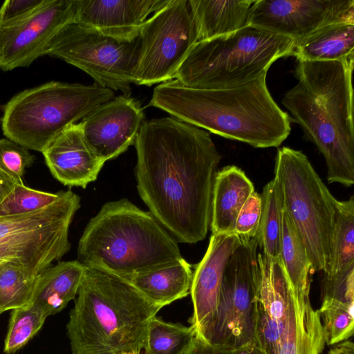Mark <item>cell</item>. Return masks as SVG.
Masks as SVG:
<instances>
[{
    "label": "cell",
    "instance_id": "10",
    "mask_svg": "<svg viewBox=\"0 0 354 354\" xmlns=\"http://www.w3.org/2000/svg\"><path fill=\"white\" fill-rule=\"evenodd\" d=\"M80 207L71 190L40 209L0 216V261L20 264L37 273L50 266L70 250L68 231Z\"/></svg>",
    "mask_w": 354,
    "mask_h": 354
},
{
    "label": "cell",
    "instance_id": "20",
    "mask_svg": "<svg viewBox=\"0 0 354 354\" xmlns=\"http://www.w3.org/2000/svg\"><path fill=\"white\" fill-rule=\"evenodd\" d=\"M254 192L252 183L238 167L226 166L218 171L212 202V234L234 233L237 216Z\"/></svg>",
    "mask_w": 354,
    "mask_h": 354
},
{
    "label": "cell",
    "instance_id": "32",
    "mask_svg": "<svg viewBox=\"0 0 354 354\" xmlns=\"http://www.w3.org/2000/svg\"><path fill=\"white\" fill-rule=\"evenodd\" d=\"M59 196L17 184L0 203V216L26 214L40 209L55 201Z\"/></svg>",
    "mask_w": 354,
    "mask_h": 354
},
{
    "label": "cell",
    "instance_id": "13",
    "mask_svg": "<svg viewBox=\"0 0 354 354\" xmlns=\"http://www.w3.org/2000/svg\"><path fill=\"white\" fill-rule=\"evenodd\" d=\"M133 84L151 86L175 78L198 42L189 0H170L141 28Z\"/></svg>",
    "mask_w": 354,
    "mask_h": 354
},
{
    "label": "cell",
    "instance_id": "12",
    "mask_svg": "<svg viewBox=\"0 0 354 354\" xmlns=\"http://www.w3.org/2000/svg\"><path fill=\"white\" fill-rule=\"evenodd\" d=\"M258 247L256 237L241 239L232 253L222 279L214 319L204 341L232 350L254 344Z\"/></svg>",
    "mask_w": 354,
    "mask_h": 354
},
{
    "label": "cell",
    "instance_id": "34",
    "mask_svg": "<svg viewBox=\"0 0 354 354\" xmlns=\"http://www.w3.org/2000/svg\"><path fill=\"white\" fill-rule=\"evenodd\" d=\"M35 156L27 149L8 139H0V168L17 184H24L22 177Z\"/></svg>",
    "mask_w": 354,
    "mask_h": 354
},
{
    "label": "cell",
    "instance_id": "33",
    "mask_svg": "<svg viewBox=\"0 0 354 354\" xmlns=\"http://www.w3.org/2000/svg\"><path fill=\"white\" fill-rule=\"evenodd\" d=\"M322 299V304L354 306V264L332 274H324Z\"/></svg>",
    "mask_w": 354,
    "mask_h": 354
},
{
    "label": "cell",
    "instance_id": "9",
    "mask_svg": "<svg viewBox=\"0 0 354 354\" xmlns=\"http://www.w3.org/2000/svg\"><path fill=\"white\" fill-rule=\"evenodd\" d=\"M283 207L306 247L314 271L328 272L337 200L301 151L277 150L274 176Z\"/></svg>",
    "mask_w": 354,
    "mask_h": 354
},
{
    "label": "cell",
    "instance_id": "11",
    "mask_svg": "<svg viewBox=\"0 0 354 354\" xmlns=\"http://www.w3.org/2000/svg\"><path fill=\"white\" fill-rule=\"evenodd\" d=\"M139 49V36L118 39L73 22L56 35L46 55L82 70L100 86L130 96Z\"/></svg>",
    "mask_w": 354,
    "mask_h": 354
},
{
    "label": "cell",
    "instance_id": "30",
    "mask_svg": "<svg viewBox=\"0 0 354 354\" xmlns=\"http://www.w3.org/2000/svg\"><path fill=\"white\" fill-rule=\"evenodd\" d=\"M47 317L38 306L28 305L11 311L3 352L14 354L39 332Z\"/></svg>",
    "mask_w": 354,
    "mask_h": 354
},
{
    "label": "cell",
    "instance_id": "5",
    "mask_svg": "<svg viewBox=\"0 0 354 354\" xmlns=\"http://www.w3.org/2000/svg\"><path fill=\"white\" fill-rule=\"evenodd\" d=\"M183 258L176 239L127 198L105 203L86 226L77 260L128 279Z\"/></svg>",
    "mask_w": 354,
    "mask_h": 354
},
{
    "label": "cell",
    "instance_id": "26",
    "mask_svg": "<svg viewBox=\"0 0 354 354\" xmlns=\"http://www.w3.org/2000/svg\"><path fill=\"white\" fill-rule=\"evenodd\" d=\"M260 195L262 211L256 238L265 257L277 259L280 257L283 200L277 180L268 182Z\"/></svg>",
    "mask_w": 354,
    "mask_h": 354
},
{
    "label": "cell",
    "instance_id": "41",
    "mask_svg": "<svg viewBox=\"0 0 354 354\" xmlns=\"http://www.w3.org/2000/svg\"><path fill=\"white\" fill-rule=\"evenodd\" d=\"M116 354H138V353H116Z\"/></svg>",
    "mask_w": 354,
    "mask_h": 354
},
{
    "label": "cell",
    "instance_id": "4",
    "mask_svg": "<svg viewBox=\"0 0 354 354\" xmlns=\"http://www.w3.org/2000/svg\"><path fill=\"white\" fill-rule=\"evenodd\" d=\"M84 267L66 324L72 354H140L149 322L161 308L128 280Z\"/></svg>",
    "mask_w": 354,
    "mask_h": 354
},
{
    "label": "cell",
    "instance_id": "18",
    "mask_svg": "<svg viewBox=\"0 0 354 354\" xmlns=\"http://www.w3.org/2000/svg\"><path fill=\"white\" fill-rule=\"evenodd\" d=\"M170 0H77L75 23L118 39H136L151 14Z\"/></svg>",
    "mask_w": 354,
    "mask_h": 354
},
{
    "label": "cell",
    "instance_id": "15",
    "mask_svg": "<svg viewBox=\"0 0 354 354\" xmlns=\"http://www.w3.org/2000/svg\"><path fill=\"white\" fill-rule=\"evenodd\" d=\"M337 22L354 23V0H255L248 25L295 41Z\"/></svg>",
    "mask_w": 354,
    "mask_h": 354
},
{
    "label": "cell",
    "instance_id": "31",
    "mask_svg": "<svg viewBox=\"0 0 354 354\" xmlns=\"http://www.w3.org/2000/svg\"><path fill=\"white\" fill-rule=\"evenodd\" d=\"M354 306L322 304L319 310L325 344L334 345L346 340L354 332Z\"/></svg>",
    "mask_w": 354,
    "mask_h": 354
},
{
    "label": "cell",
    "instance_id": "14",
    "mask_svg": "<svg viewBox=\"0 0 354 354\" xmlns=\"http://www.w3.org/2000/svg\"><path fill=\"white\" fill-rule=\"evenodd\" d=\"M77 0H44L19 17L0 21V69L29 66L47 50L56 35L75 21Z\"/></svg>",
    "mask_w": 354,
    "mask_h": 354
},
{
    "label": "cell",
    "instance_id": "28",
    "mask_svg": "<svg viewBox=\"0 0 354 354\" xmlns=\"http://www.w3.org/2000/svg\"><path fill=\"white\" fill-rule=\"evenodd\" d=\"M195 337L192 326L166 322L155 316L148 324L144 354H185Z\"/></svg>",
    "mask_w": 354,
    "mask_h": 354
},
{
    "label": "cell",
    "instance_id": "29",
    "mask_svg": "<svg viewBox=\"0 0 354 354\" xmlns=\"http://www.w3.org/2000/svg\"><path fill=\"white\" fill-rule=\"evenodd\" d=\"M354 264V196L337 201L328 272Z\"/></svg>",
    "mask_w": 354,
    "mask_h": 354
},
{
    "label": "cell",
    "instance_id": "22",
    "mask_svg": "<svg viewBox=\"0 0 354 354\" xmlns=\"http://www.w3.org/2000/svg\"><path fill=\"white\" fill-rule=\"evenodd\" d=\"M196 26L198 41L225 35L248 26L255 0H189Z\"/></svg>",
    "mask_w": 354,
    "mask_h": 354
},
{
    "label": "cell",
    "instance_id": "39",
    "mask_svg": "<svg viewBox=\"0 0 354 354\" xmlns=\"http://www.w3.org/2000/svg\"><path fill=\"white\" fill-rule=\"evenodd\" d=\"M328 354H354V344L351 341H343L337 344Z\"/></svg>",
    "mask_w": 354,
    "mask_h": 354
},
{
    "label": "cell",
    "instance_id": "38",
    "mask_svg": "<svg viewBox=\"0 0 354 354\" xmlns=\"http://www.w3.org/2000/svg\"><path fill=\"white\" fill-rule=\"evenodd\" d=\"M17 182L0 168V203L10 194Z\"/></svg>",
    "mask_w": 354,
    "mask_h": 354
},
{
    "label": "cell",
    "instance_id": "37",
    "mask_svg": "<svg viewBox=\"0 0 354 354\" xmlns=\"http://www.w3.org/2000/svg\"><path fill=\"white\" fill-rule=\"evenodd\" d=\"M185 354H233V350L211 344L196 336Z\"/></svg>",
    "mask_w": 354,
    "mask_h": 354
},
{
    "label": "cell",
    "instance_id": "40",
    "mask_svg": "<svg viewBox=\"0 0 354 354\" xmlns=\"http://www.w3.org/2000/svg\"><path fill=\"white\" fill-rule=\"evenodd\" d=\"M233 354H263L254 344L233 350Z\"/></svg>",
    "mask_w": 354,
    "mask_h": 354
},
{
    "label": "cell",
    "instance_id": "36",
    "mask_svg": "<svg viewBox=\"0 0 354 354\" xmlns=\"http://www.w3.org/2000/svg\"><path fill=\"white\" fill-rule=\"evenodd\" d=\"M44 0H7L0 7V21L22 16L39 6Z\"/></svg>",
    "mask_w": 354,
    "mask_h": 354
},
{
    "label": "cell",
    "instance_id": "16",
    "mask_svg": "<svg viewBox=\"0 0 354 354\" xmlns=\"http://www.w3.org/2000/svg\"><path fill=\"white\" fill-rule=\"evenodd\" d=\"M144 118L139 102L122 95L96 108L80 123L91 150L106 162L135 143Z\"/></svg>",
    "mask_w": 354,
    "mask_h": 354
},
{
    "label": "cell",
    "instance_id": "3",
    "mask_svg": "<svg viewBox=\"0 0 354 354\" xmlns=\"http://www.w3.org/2000/svg\"><path fill=\"white\" fill-rule=\"evenodd\" d=\"M353 63L297 61V83L282 99L324 156L328 182L346 187L354 184Z\"/></svg>",
    "mask_w": 354,
    "mask_h": 354
},
{
    "label": "cell",
    "instance_id": "23",
    "mask_svg": "<svg viewBox=\"0 0 354 354\" xmlns=\"http://www.w3.org/2000/svg\"><path fill=\"white\" fill-rule=\"evenodd\" d=\"M297 61L333 62L354 58V23L337 22L294 41Z\"/></svg>",
    "mask_w": 354,
    "mask_h": 354
},
{
    "label": "cell",
    "instance_id": "25",
    "mask_svg": "<svg viewBox=\"0 0 354 354\" xmlns=\"http://www.w3.org/2000/svg\"><path fill=\"white\" fill-rule=\"evenodd\" d=\"M280 257L295 292H310V275L314 270L302 239L284 207Z\"/></svg>",
    "mask_w": 354,
    "mask_h": 354
},
{
    "label": "cell",
    "instance_id": "8",
    "mask_svg": "<svg viewBox=\"0 0 354 354\" xmlns=\"http://www.w3.org/2000/svg\"><path fill=\"white\" fill-rule=\"evenodd\" d=\"M113 97V91L95 84L48 82L21 91L6 104L2 131L24 148L42 153L64 129Z\"/></svg>",
    "mask_w": 354,
    "mask_h": 354
},
{
    "label": "cell",
    "instance_id": "35",
    "mask_svg": "<svg viewBox=\"0 0 354 354\" xmlns=\"http://www.w3.org/2000/svg\"><path fill=\"white\" fill-rule=\"evenodd\" d=\"M262 211L261 197L254 192L241 209L234 224L233 232L241 239L257 236Z\"/></svg>",
    "mask_w": 354,
    "mask_h": 354
},
{
    "label": "cell",
    "instance_id": "21",
    "mask_svg": "<svg viewBox=\"0 0 354 354\" xmlns=\"http://www.w3.org/2000/svg\"><path fill=\"white\" fill-rule=\"evenodd\" d=\"M84 268L78 260L46 268L38 274L30 303L39 307L47 317L61 312L75 299Z\"/></svg>",
    "mask_w": 354,
    "mask_h": 354
},
{
    "label": "cell",
    "instance_id": "17",
    "mask_svg": "<svg viewBox=\"0 0 354 354\" xmlns=\"http://www.w3.org/2000/svg\"><path fill=\"white\" fill-rule=\"evenodd\" d=\"M240 242L234 233L212 234L207 251L193 272L189 292L193 314L189 322L202 339L214 319L226 266Z\"/></svg>",
    "mask_w": 354,
    "mask_h": 354
},
{
    "label": "cell",
    "instance_id": "24",
    "mask_svg": "<svg viewBox=\"0 0 354 354\" xmlns=\"http://www.w3.org/2000/svg\"><path fill=\"white\" fill-rule=\"evenodd\" d=\"M193 278L192 266L183 258L128 280L147 299L161 308L187 297Z\"/></svg>",
    "mask_w": 354,
    "mask_h": 354
},
{
    "label": "cell",
    "instance_id": "42",
    "mask_svg": "<svg viewBox=\"0 0 354 354\" xmlns=\"http://www.w3.org/2000/svg\"><path fill=\"white\" fill-rule=\"evenodd\" d=\"M1 261H0V263H1Z\"/></svg>",
    "mask_w": 354,
    "mask_h": 354
},
{
    "label": "cell",
    "instance_id": "27",
    "mask_svg": "<svg viewBox=\"0 0 354 354\" xmlns=\"http://www.w3.org/2000/svg\"><path fill=\"white\" fill-rule=\"evenodd\" d=\"M38 273L16 263H0V315L30 303Z\"/></svg>",
    "mask_w": 354,
    "mask_h": 354
},
{
    "label": "cell",
    "instance_id": "6",
    "mask_svg": "<svg viewBox=\"0 0 354 354\" xmlns=\"http://www.w3.org/2000/svg\"><path fill=\"white\" fill-rule=\"evenodd\" d=\"M254 345L263 354H321L325 346L321 317L310 292L293 290L281 257L257 254Z\"/></svg>",
    "mask_w": 354,
    "mask_h": 354
},
{
    "label": "cell",
    "instance_id": "1",
    "mask_svg": "<svg viewBox=\"0 0 354 354\" xmlns=\"http://www.w3.org/2000/svg\"><path fill=\"white\" fill-rule=\"evenodd\" d=\"M139 195L178 241H203L222 156L206 131L175 117L144 121L135 141Z\"/></svg>",
    "mask_w": 354,
    "mask_h": 354
},
{
    "label": "cell",
    "instance_id": "7",
    "mask_svg": "<svg viewBox=\"0 0 354 354\" xmlns=\"http://www.w3.org/2000/svg\"><path fill=\"white\" fill-rule=\"evenodd\" d=\"M294 41L248 25L235 32L198 41L176 75L182 84L223 89L251 82L281 57L291 56Z\"/></svg>",
    "mask_w": 354,
    "mask_h": 354
},
{
    "label": "cell",
    "instance_id": "2",
    "mask_svg": "<svg viewBox=\"0 0 354 354\" xmlns=\"http://www.w3.org/2000/svg\"><path fill=\"white\" fill-rule=\"evenodd\" d=\"M149 106L256 148L277 147L291 131L292 120L272 98L266 75L223 89L193 88L176 80L167 81L155 87Z\"/></svg>",
    "mask_w": 354,
    "mask_h": 354
},
{
    "label": "cell",
    "instance_id": "19",
    "mask_svg": "<svg viewBox=\"0 0 354 354\" xmlns=\"http://www.w3.org/2000/svg\"><path fill=\"white\" fill-rule=\"evenodd\" d=\"M42 153L52 175L69 187L86 188L105 163L87 144L80 122L64 129Z\"/></svg>",
    "mask_w": 354,
    "mask_h": 354
}]
</instances>
